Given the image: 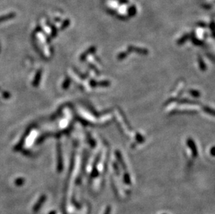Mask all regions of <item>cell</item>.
Segmentation results:
<instances>
[{"label":"cell","instance_id":"cell-1","mask_svg":"<svg viewBox=\"0 0 215 214\" xmlns=\"http://www.w3.org/2000/svg\"><path fill=\"white\" fill-rule=\"evenodd\" d=\"M47 197L45 195H43L39 198L38 200L36 203L35 204V205L34 206V208H33V211L35 213H38L40 209H41V207L43 205L45 201H46Z\"/></svg>","mask_w":215,"mask_h":214},{"label":"cell","instance_id":"cell-2","mask_svg":"<svg viewBox=\"0 0 215 214\" xmlns=\"http://www.w3.org/2000/svg\"><path fill=\"white\" fill-rule=\"evenodd\" d=\"M128 13H129L130 16H132V17L136 15V9L135 6H132V7L130 8L129 10H128Z\"/></svg>","mask_w":215,"mask_h":214},{"label":"cell","instance_id":"cell-3","mask_svg":"<svg viewBox=\"0 0 215 214\" xmlns=\"http://www.w3.org/2000/svg\"><path fill=\"white\" fill-rule=\"evenodd\" d=\"M23 182H24V181H22V180H18V182H16V184L18 186H22V184H23Z\"/></svg>","mask_w":215,"mask_h":214},{"label":"cell","instance_id":"cell-4","mask_svg":"<svg viewBox=\"0 0 215 214\" xmlns=\"http://www.w3.org/2000/svg\"><path fill=\"white\" fill-rule=\"evenodd\" d=\"M118 1H120V2L123 3V4H125L129 3V1H128V0H118Z\"/></svg>","mask_w":215,"mask_h":214},{"label":"cell","instance_id":"cell-5","mask_svg":"<svg viewBox=\"0 0 215 214\" xmlns=\"http://www.w3.org/2000/svg\"><path fill=\"white\" fill-rule=\"evenodd\" d=\"M49 214H56V212L54 211H52L50 212Z\"/></svg>","mask_w":215,"mask_h":214}]
</instances>
